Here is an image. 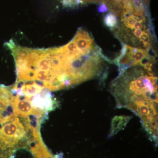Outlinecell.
Returning a JSON list of instances; mask_svg holds the SVG:
<instances>
[{"mask_svg": "<svg viewBox=\"0 0 158 158\" xmlns=\"http://www.w3.org/2000/svg\"><path fill=\"white\" fill-rule=\"evenodd\" d=\"M52 51L51 69L60 89L99 77L109 62L92 35L82 28L67 44Z\"/></svg>", "mask_w": 158, "mask_h": 158, "instance_id": "1", "label": "cell"}, {"mask_svg": "<svg viewBox=\"0 0 158 158\" xmlns=\"http://www.w3.org/2000/svg\"><path fill=\"white\" fill-rule=\"evenodd\" d=\"M110 91L118 108L131 110L140 117L151 138H158L157 77L152 69L131 66L111 83Z\"/></svg>", "mask_w": 158, "mask_h": 158, "instance_id": "2", "label": "cell"}, {"mask_svg": "<svg viewBox=\"0 0 158 158\" xmlns=\"http://www.w3.org/2000/svg\"><path fill=\"white\" fill-rule=\"evenodd\" d=\"M119 18L113 31L122 44L148 51L153 49L156 37L147 13L138 14L132 6Z\"/></svg>", "mask_w": 158, "mask_h": 158, "instance_id": "3", "label": "cell"}, {"mask_svg": "<svg viewBox=\"0 0 158 158\" xmlns=\"http://www.w3.org/2000/svg\"><path fill=\"white\" fill-rule=\"evenodd\" d=\"M122 44V48L120 54L114 60V63L118 66L119 73L135 65L152 69L155 59L150 55L149 51Z\"/></svg>", "mask_w": 158, "mask_h": 158, "instance_id": "4", "label": "cell"}, {"mask_svg": "<svg viewBox=\"0 0 158 158\" xmlns=\"http://www.w3.org/2000/svg\"><path fill=\"white\" fill-rule=\"evenodd\" d=\"M30 148L34 158H56L49 152L41 140L34 142Z\"/></svg>", "mask_w": 158, "mask_h": 158, "instance_id": "5", "label": "cell"}, {"mask_svg": "<svg viewBox=\"0 0 158 158\" xmlns=\"http://www.w3.org/2000/svg\"><path fill=\"white\" fill-rule=\"evenodd\" d=\"M131 118V117L129 116L115 117L112 121L110 136L114 135L120 130L123 129Z\"/></svg>", "mask_w": 158, "mask_h": 158, "instance_id": "6", "label": "cell"}, {"mask_svg": "<svg viewBox=\"0 0 158 158\" xmlns=\"http://www.w3.org/2000/svg\"><path fill=\"white\" fill-rule=\"evenodd\" d=\"M118 18L116 15L112 12H109L105 15L104 18V23L106 27L113 31L117 27Z\"/></svg>", "mask_w": 158, "mask_h": 158, "instance_id": "7", "label": "cell"}, {"mask_svg": "<svg viewBox=\"0 0 158 158\" xmlns=\"http://www.w3.org/2000/svg\"><path fill=\"white\" fill-rule=\"evenodd\" d=\"M64 6L68 7H77L91 2L93 0H59Z\"/></svg>", "mask_w": 158, "mask_h": 158, "instance_id": "8", "label": "cell"}, {"mask_svg": "<svg viewBox=\"0 0 158 158\" xmlns=\"http://www.w3.org/2000/svg\"><path fill=\"white\" fill-rule=\"evenodd\" d=\"M98 11L100 13H105L108 11L107 7L105 4H101L100 6H99Z\"/></svg>", "mask_w": 158, "mask_h": 158, "instance_id": "9", "label": "cell"}, {"mask_svg": "<svg viewBox=\"0 0 158 158\" xmlns=\"http://www.w3.org/2000/svg\"><path fill=\"white\" fill-rule=\"evenodd\" d=\"M145 2H146V3L147 4H148V3H149V0H145Z\"/></svg>", "mask_w": 158, "mask_h": 158, "instance_id": "10", "label": "cell"}]
</instances>
